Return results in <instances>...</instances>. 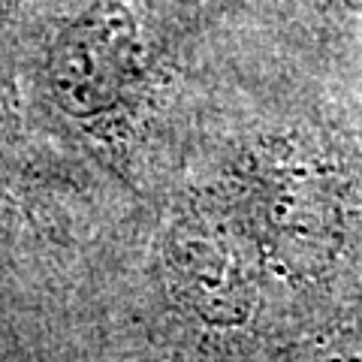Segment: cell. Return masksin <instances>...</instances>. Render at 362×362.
Segmentation results:
<instances>
[{
  "instance_id": "277c9868",
  "label": "cell",
  "mask_w": 362,
  "mask_h": 362,
  "mask_svg": "<svg viewBox=\"0 0 362 362\" xmlns=\"http://www.w3.org/2000/svg\"><path fill=\"white\" fill-rule=\"evenodd\" d=\"M16 127H13V112H9L6 100L0 97V181H6V175L13 173L16 163Z\"/></svg>"
},
{
  "instance_id": "3957f363",
  "label": "cell",
  "mask_w": 362,
  "mask_h": 362,
  "mask_svg": "<svg viewBox=\"0 0 362 362\" xmlns=\"http://www.w3.org/2000/svg\"><path fill=\"white\" fill-rule=\"evenodd\" d=\"M151 76L145 0H90L54 30L42 61L52 106L118 160L139 136Z\"/></svg>"
},
{
  "instance_id": "6da1fadb",
  "label": "cell",
  "mask_w": 362,
  "mask_h": 362,
  "mask_svg": "<svg viewBox=\"0 0 362 362\" xmlns=\"http://www.w3.org/2000/svg\"><path fill=\"white\" fill-rule=\"evenodd\" d=\"M157 293L199 362H257L272 347L275 287L230 194L187 199L160 233Z\"/></svg>"
},
{
  "instance_id": "7a4b0ae2",
  "label": "cell",
  "mask_w": 362,
  "mask_h": 362,
  "mask_svg": "<svg viewBox=\"0 0 362 362\" xmlns=\"http://www.w3.org/2000/svg\"><path fill=\"white\" fill-rule=\"evenodd\" d=\"M226 194L275 293L332 281L354 235V181L329 142L308 130L269 133L247 148Z\"/></svg>"
}]
</instances>
